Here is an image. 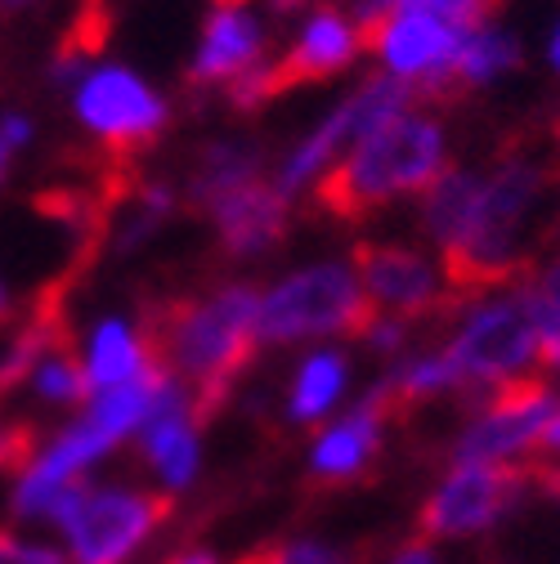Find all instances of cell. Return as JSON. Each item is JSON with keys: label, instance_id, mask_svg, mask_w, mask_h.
<instances>
[{"label": "cell", "instance_id": "7a4b0ae2", "mask_svg": "<svg viewBox=\"0 0 560 564\" xmlns=\"http://www.w3.org/2000/svg\"><path fill=\"white\" fill-rule=\"evenodd\" d=\"M260 292L251 282H220V288L171 301L166 310L149 314V336L158 349V364L193 390L202 421L220 412L243 372L251 368Z\"/></svg>", "mask_w": 560, "mask_h": 564}, {"label": "cell", "instance_id": "1f68e13d", "mask_svg": "<svg viewBox=\"0 0 560 564\" xmlns=\"http://www.w3.org/2000/svg\"><path fill=\"white\" fill-rule=\"evenodd\" d=\"M542 453H560V408L551 412V421H547V431H542V444H538Z\"/></svg>", "mask_w": 560, "mask_h": 564}, {"label": "cell", "instance_id": "9c48e42d", "mask_svg": "<svg viewBox=\"0 0 560 564\" xmlns=\"http://www.w3.org/2000/svg\"><path fill=\"white\" fill-rule=\"evenodd\" d=\"M560 399L538 377H516L488 394V403L471 416V426L453 444V466L462 462H494L516 466L525 453L542 444V431Z\"/></svg>", "mask_w": 560, "mask_h": 564}, {"label": "cell", "instance_id": "484cf974", "mask_svg": "<svg viewBox=\"0 0 560 564\" xmlns=\"http://www.w3.org/2000/svg\"><path fill=\"white\" fill-rule=\"evenodd\" d=\"M0 564H73L63 546L14 533V529H0Z\"/></svg>", "mask_w": 560, "mask_h": 564}, {"label": "cell", "instance_id": "8992f818", "mask_svg": "<svg viewBox=\"0 0 560 564\" xmlns=\"http://www.w3.org/2000/svg\"><path fill=\"white\" fill-rule=\"evenodd\" d=\"M457 314L462 318L444 340V359L453 364L462 386L498 390L516 377H529V368L538 364V327L520 288L507 296L471 301Z\"/></svg>", "mask_w": 560, "mask_h": 564}, {"label": "cell", "instance_id": "4316f807", "mask_svg": "<svg viewBox=\"0 0 560 564\" xmlns=\"http://www.w3.org/2000/svg\"><path fill=\"white\" fill-rule=\"evenodd\" d=\"M32 134H36L32 117H23V112H6V117H0V180L10 175V166L19 162V153L32 144Z\"/></svg>", "mask_w": 560, "mask_h": 564}, {"label": "cell", "instance_id": "52a82bcc", "mask_svg": "<svg viewBox=\"0 0 560 564\" xmlns=\"http://www.w3.org/2000/svg\"><path fill=\"white\" fill-rule=\"evenodd\" d=\"M73 112L82 130L112 153V158H134L149 144H158V134L171 121V104L121 63H95L82 73L73 90Z\"/></svg>", "mask_w": 560, "mask_h": 564}, {"label": "cell", "instance_id": "6da1fadb", "mask_svg": "<svg viewBox=\"0 0 560 564\" xmlns=\"http://www.w3.org/2000/svg\"><path fill=\"white\" fill-rule=\"evenodd\" d=\"M547 171L534 158H503L488 171L449 166L422 193V229L440 251L453 305H471L520 269V234L542 197Z\"/></svg>", "mask_w": 560, "mask_h": 564}, {"label": "cell", "instance_id": "2e32d148", "mask_svg": "<svg viewBox=\"0 0 560 564\" xmlns=\"http://www.w3.org/2000/svg\"><path fill=\"white\" fill-rule=\"evenodd\" d=\"M265 63V28L247 6H216L202 28L189 82L193 86H234Z\"/></svg>", "mask_w": 560, "mask_h": 564}, {"label": "cell", "instance_id": "5bb4252c", "mask_svg": "<svg viewBox=\"0 0 560 564\" xmlns=\"http://www.w3.org/2000/svg\"><path fill=\"white\" fill-rule=\"evenodd\" d=\"M364 50H368V41H364V28H359L355 14L314 10V14L301 23L292 50L278 58V63H269V67H273V86H278V95H283V90H292V86L327 82V77L345 73V67L355 63Z\"/></svg>", "mask_w": 560, "mask_h": 564}, {"label": "cell", "instance_id": "4dcf8cb0", "mask_svg": "<svg viewBox=\"0 0 560 564\" xmlns=\"http://www.w3.org/2000/svg\"><path fill=\"white\" fill-rule=\"evenodd\" d=\"M162 564H234V560H225V555H216V551H206V546H184V551H171ZM243 564V560H238Z\"/></svg>", "mask_w": 560, "mask_h": 564}, {"label": "cell", "instance_id": "83f0119b", "mask_svg": "<svg viewBox=\"0 0 560 564\" xmlns=\"http://www.w3.org/2000/svg\"><path fill=\"white\" fill-rule=\"evenodd\" d=\"M359 340L368 349H377V355H399V349L408 345V323L403 318H390V314H373V323L364 327Z\"/></svg>", "mask_w": 560, "mask_h": 564}, {"label": "cell", "instance_id": "7402d4cb", "mask_svg": "<svg viewBox=\"0 0 560 564\" xmlns=\"http://www.w3.org/2000/svg\"><path fill=\"white\" fill-rule=\"evenodd\" d=\"M28 390H32L45 408H63V412H77V408L90 399V386H86L82 359H77V355H67V345L50 349V355L32 368Z\"/></svg>", "mask_w": 560, "mask_h": 564}, {"label": "cell", "instance_id": "f1b7e54d", "mask_svg": "<svg viewBox=\"0 0 560 564\" xmlns=\"http://www.w3.org/2000/svg\"><path fill=\"white\" fill-rule=\"evenodd\" d=\"M36 440L28 426H14V421H0V470H19L32 457Z\"/></svg>", "mask_w": 560, "mask_h": 564}, {"label": "cell", "instance_id": "5b68a950", "mask_svg": "<svg viewBox=\"0 0 560 564\" xmlns=\"http://www.w3.org/2000/svg\"><path fill=\"white\" fill-rule=\"evenodd\" d=\"M171 502L175 498L153 488L77 479L54 498L45 524L58 529L63 551L73 564H130L166 524Z\"/></svg>", "mask_w": 560, "mask_h": 564}, {"label": "cell", "instance_id": "9a60e30c", "mask_svg": "<svg viewBox=\"0 0 560 564\" xmlns=\"http://www.w3.org/2000/svg\"><path fill=\"white\" fill-rule=\"evenodd\" d=\"M212 225L220 238V251L234 260H256L265 251H273L278 242L288 238L292 225V202L278 193L269 180H256L229 197H220L212 210Z\"/></svg>", "mask_w": 560, "mask_h": 564}, {"label": "cell", "instance_id": "30bf717a", "mask_svg": "<svg viewBox=\"0 0 560 564\" xmlns=\"http://www.w3.org/2000/svg\"><path fill=\"white\" fill-rule=\"evenodd\" d=\"M466 28L444 23L427 10H390L377 23L364 28L368 50L377 54L381 73L408 82L422 99H444L449 95V73H453V54Z\"/></svg>", "mask_w": 560, "mask_h": 564}, {"label": "cell", "instance_id": "603a6c76", "mask_svg": "<svg viewBox=\"0 0 560 564\" xmlns=\"http://www.w3.org/2000/svg\"><path fill=\"white\" fill-rule=\"evenodd\" d=\"M520 292H525L534 327H538V364L547 372H560V260H551Z\"/></svg>", "mask_w": 560, "mask_h": 564}, {"label": "cell", "instance_id": "e0dca14e", "mask_svg": "<svg viewBox=\"0 0 560 564\" xmlns=\"http://www.w3.org/2000/svg\"><path fill=\"white\" fill-rule=\"evenodd\" d=\"M77 359H82L90 394H99V390H117V386L149 377L158 368V349H153L149 323H134L126 314H104L90 323Z\"/></svg>", "mask_w": 560, "mask_h": 564}, {"label": "cell", "instance_id": "44dd1931", "mask_svg": "<svg viewBox=\"0 0 560 564\" xmlns=\"http://www.w3.org/2000/svg\"><path fill=\"white\" fill-rule=\"evenodd\" d=\"M175 188L171 184H144V188H134V197L117 210V225L108 229L112 238V251H134V247H144V238H153L171 216H175Z\"/></svg>", "mask_w": 560, "mask_h": 564}, {"label": "cell", "instance_id": "d4e9b609", "mask_svg": "<svg viewBox=\"0 0 560 564\" xmlns=\"http://www.w3.org/2000/svg\"><path fill=\"white\" fill-rule=\"evenodd\" d=\"M243 564H355V555L332 542H319V538H288V542H273V546L247 555Z\"/></svg>", "mask_w": 560, "mask_h": 564}, {"label": "cell", "instance_id": "ac0fdd59", "mask_svg": "<svg viewBox=\"0 0 560 564\" xmlns=\"http://www.w3.org/2000/svg\"><path fill=\"white\" fill-rule=\"evenodd\" d=\"M345 386H349V359L332 345H319L292 372L283 416L292 426H319V421H327L336 412V403L345 399Z\"/></svg>", "mask_w": 560, "mask_h": 564}, {"label": "cell", "instance_id": "e575fe53", "mask_svg": "<svg viewBox=\"0 0 560 564\" xmlns=\"http://www.w3.org/2000/svg\"><path fill=\"white\" fill-rule=\"evenodd\" d=\"M10 318V292H6V278H0V323Z\"/></svg>", "mask_w": 560, "mask_h": 564}, {"label": "cell", "instance_id": "ffe728a7", "mask_svg": "<svg viewBox=\"0 0 560 564\" xmlns=\"http://www.w3.org/2000/svg\"><path fill=\"white\" fill-rule=\"evenodd\" d=\"M520 63V41L494 23H471L457 41V54H453V73H449V95L453 90H480V86H494L503 82L507 73H516Z\"/></svg>", "mask_w": 560, "mask_h": 564}, {"label": "cell", "instance_id": "d590c367", "mask_svg": "<svg viewBox=\"0 0 560 564\" xmlns=\"http://www.w3.org/2000/svg\"><path fill=\"white\" fill-rule=\"evenodd\" d=\"M36 0H0V10H32Z\"/></svg>", "mask_w": 560, "mask_h": 564}, {"label": "cell", "instance_id": "d6986e66", "mask_svg": "<svg viewBox=\"0 0 560 564\" xmlns=\"http://www.w3.org/2000/svg\"><path fill=\"white\" fill-rule=\"evenodd\" d=\"M265 158L256 144H247V139H216V144H206L189 171V188L184 197L197 206V210H212L220 197L265 180Z\"/></svg>", "mask_w": 560, "mask_h": 564}, {"label": "cell", "instance_id": "8fae6325", "mask_svg": "<svg viewBox=\"0 0 560 564\" xmlns=\"http://www.w3.org/2000/svg\"><path fill=\"white\" fill-rule=\"evenodd\" d=\"M355 264L364 292L373 301L377 314H390V318H427L435 310H457L453 296H449V282H444V269L440 260H431L427 251L417 247H399V242H359Z\"/></svg>", "mask_w": 560, "mask_h": 564}, {"label": "cell", "instance_id": "ba28073f", "mask_svg": "<svg viewBox=\"0 0 560 564\" xmlns=\"http://www.w3.org/2000/svg\"><path fill=\"white\" fill-rule=\"evenodd\" d=\"M529 475L520 466H494V462H462L453 466L435 492L417 511V533L422 542H457L494 529L525 492Z\"/></svg>", "mask_w": 560, "mask_h": 564}, {"label": "cell", "instance_id": "cb8c5ba5", "mask_svg": "<svg viewBox=\"0 0 560 564\" xmlns=\"http://www.w3.org/2000/svg\"><path fill=\"white\" fill-rule=\"evenodd\" d=\"M494 6L498 0H355V19H359V28H368L390 10H427L444 23L471 28V23H484L488 14H494Z\"/></svg>", "mask_w": 560, "mask_h": 564}, {"label": "cell", "instance_id": "836d02e7", "mask_svg": "<svg viewBox=\"0 0 560 564\" xmlns=\"http://www.w3.org/2000/svg\"><path fill=\"white\" fill-rule=\"evenodd\" d=\"M269 6H273L278 14H288V10H301V6H305V0H269Z\"/></svg>", "mask_w": 560, "mask_h": 564}, {"label": "cell", "instance_id": "8d00e7d4", "mask_svg": "<svg viewBox=\"0 0 560 564\" xmlns=\"http://www.w3.org/2000/svg\"><path fill=\"white\" fill-rule=\"evenodd\" d=\"M216 6H243V0H216Z\"/></svg>", "mask_w": 560, "mask_h": 564}, {"label": "cell", "instance_id": "d6a6232c", "mask_svg": "<svg viewBox=\"0 0 560 564\" xmlns=\"http://www.w3.org/2000/svg\"><path fill=\"white\" fill-rule=\"evenodd\" d=\"M547 63H551V73L560 77V19H556V28L547 36Z\"/></svg>", "mask_w": 560, "mask_h": 564}, {"label": "cell", "instance_id": "7c38bea8", "mask_svg": "<svg viewBox=\"0 0 560 564\" xmlns=\"http://www.w3.org/2000/svg\"><path fill=\"white\" fill-rule=\"evenodd\" d=\"M144 466L153 470V479L162 484L166 498L189 492L202 475V412L193 403V390L180 386L171 372L158 390V403L144 421V431L134 435Z\"/></svg>", "mask_w": 560, "mask_h": 564}, {"label": "cell", "instance_id": "f546056e", "mask_svg": "<svg viewBox=\"0 0 560 564\" xmlns=\"http://www.w3.org/2000/svg\"><path fill=\"white\" fill-rule=\"evenodd\" d=\"M386 564H444V560H440L435 542H422V538H417V542H403L399 551H390Z\"/></svg>", "mask_w": 560, "mask_h": 564}, {"label": "cell", "instance_id": "4fadbf2b", "mask_svg": "<svg viewBox=\"0 0 560 564\" xmlns=\"http://www.w3.org/2000/svg\"><path fill=\"white\" fill-rule=\"evenodd\" d=\"M395 421L386 394L373 386L359 403H349L336 421L310 440L305 448V475L314 484H355L368 475V466L377 462L381 453V440H386V426Z\"/></svg>", "mask_w": 560, "mask_h": 564}, {"label": "cell", "instance_id": "277c9868", "mask_svg": "<svg viewBox=\"0 0 560 564\" xmlns=\"http://www.w3.org/2000/svg\"><path fill=\"white\" fill-rule=\"evenodd\" d=\"M373 301L349 260H314L260 292L256 340L265 345H323L364 336L373 323Z\"/></svg>", "mask_w": 560, "mask_h": 564}, {"label": "cell", "instance_id": "3957f363", "mask_svg": "<svg viewBox=\"0 0 560 564\" xmlns=\"http://www.w3.org/2000/svg\"><path fill=\"white\" fill-rule=\"evenodd\" d=\"M449 171V134L440 117L408 108L355 139L314 184V202L341 220H359L399 197H422Z\"/></svg>", "mask_w": 560, "mask_h": 564}]
</instances>
